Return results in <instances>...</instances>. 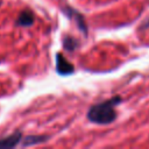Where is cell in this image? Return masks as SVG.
Here are the masks:
<instances>
[{
	"instance_id": "5b68a950",
	"label": "cell",
	"mask_w": 149,
	"mask_h": 149,
	"mask_svg": "<svg viewBox=\"0 0 149 149\" xmlns=\"http://www.w3.org/2000/svg\"><path fill=\"white\" fill-rule=\"evenodd\" d=\"M33 23H34V15L30 10H23V12L20 13V15L17 17V21H16V24L28 27Z\"/></svg>"
},
{
	"instance_id": "7a4b0ae2",
	"label": "cell",
	"mask_w": 149,
	"mask_h": 149,
	"mask_svg": "<svg viewBox=\"0 0 149 149\" xmlns=\"http://www.w3.org/2000/svg\"><path fill=\"white\" fill-rule=\"evenodd\" d=\"M56 70L59 74L65 76V74L72 73L74 71V68L70 62L65 59V57L62 54H57L56 55Z\"/></svg>"
},
{
	"instance_id": "8992f818",
	"label": "cell",
	"mask_w": 149,
	"mask_h": 149,
	"mask_svg": "<svg viewBox=\"0 0 149 149\" xmlns=\"http://www.w3.org/2000/svg\"><path fill=\"white\" fill-rule=\"evenodd\" d=\"M48 139H49V136H45V135H28V136L23 137L22 146H24V147L34 146V144H37V143L45 142Z\"/></svg>"
},
{
	"instance_id": "6da1fadb",
	"label": "cell",
	"mask_w": 149,
	"mask_h": 149,
	"mask_svg": "<svg viewBox=\"0 0 149 149\" xmlns=\"http://www.w3.org/2000/svg\"><path fill=\"white\" fill-rule=\"evenodd\" d=\"M120 101H121L120 97H114L101 104H97L92 106L87 112L88 120L94 123H99V125H107V123L113 122L116 118L114 106H116Z\"/></svg>"
},
{
	"instance_id": "ba28073f",
	"label": "cell",
	"mask_w": 149,
	"mask_h": 149,
	"mask_svg": "<svg viewBox=\"0 0 149 149\" xmlns=\"http://www.w3.org/2000/svg\"><path fill=\"white\" fill-rule=\"evenodd\" d=\"M142 27H149V20H148L146 23H143V24L141 26V28H142Z\"/></svg>"
},
{
	"instance_id": "52a82bcc",
	"label": "cell",
	"mask_w": 149,
	"mask_h": 149,
	"mask_svg": "<svg viewBox=\"0 0 149 149\" xmlns=\"http://www.w3.org/2000/svg\"><path fill=\"white\" fill-rule=\"evenodd\" d=\"M63 45H64V48L66 50L72 51V50H74L78 47V41L74 40L73 37H65L63 40Z\"/></svg>"
},
{
	"instance_id": "277c9868",
	"label": "cell",
	"mask_w": 149,
	"mask_h": 149,
	"mask_svg": "<svg viewBox=\"0 0 149 149\" xmlns=\"http://www.w3.org/2000/svg\"><path fill=\"white\" fill-rule=\"evenodd\" d=\"M22 140V134L20 132H16L5 139L0 140V148H13L19 144V142Z\"/></svg>"
},
{
	"instance_id": "3957f363",
	"label": "cell",
	"mask_w": 149,
	"mask_h": 149,
	"mask_svg": "<svg viewBox=\"0 0 149 149\" xmlns=\"http://www.w3.org/2000/svg\"><path fill=\"white\" fill-rule=\"evenodd\" d=\"M63 10H64V13H65L70 19L76 20V22H77L79 29L83 30L84 34H86V24H85V21H84V17L81 16V14H79L78 12H76V10H74L73 8H71V7H66V8L63 9Z\"/></svg>"
}]
</instances>
